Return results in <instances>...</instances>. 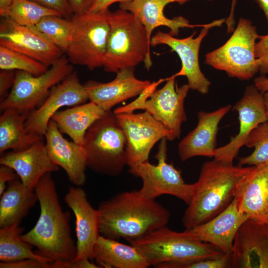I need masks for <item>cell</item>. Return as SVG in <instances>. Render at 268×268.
<instances>
[{"mask_svg":"<svg viewBox=\"0 0 268 268\" xmlns=\"http://www.w3.org/2000/svg\"><path fill=\"white\" fill-rule=\"evenodd\" d=\"M232 109L238 114L239 132L226 145L216 148L213 155L214 158L229 164H233L250 133L259 124L268 121L263 93L254 84L246 87L242 98Z\"/></svg>","mask_w":268,"mask_h":268,"instance_id":"2e32d148","label":"cell"},{"mask_svg":"<svg viewBox=\"0 0 268 268\" xmlns=\"http://www.w3.org/2000/svg\"><path fill=\"white\" fill-rule=\"evenodd\" d=\"M247 219L238 207L234 198L221 213L190 229H185L197 239L210 244L223 253H231L236 235Z\"/></svg>","mask_w":268,"mask_h":268,"instance_id":"cb8c5ba5","label":"cell"},{"mask_svg":"<svg viewBox=\"0 0 268 268\" xmlns=\"http://www.w3.org/2000/svg\"><path fill=\"white\" fill-rule=\"evenodd\" d=\"M64 200L75 219L76 256L74 260L92 261L93 249L100 236L99 211L91 205L80 187H69Z\"/></svg>","mask_w":268,"mask_h":268,"instance_id":"e0dca14e","label":"cell"},{"mask_svg":"<svg viewBox=\"0 0 268 268\" xmlns=\"http://www.w3.org/2000/svg\"><path fill=\"white\" fill-rule=\"evenodd\" d=\"M37 201L34 190L25 186L18 177L9 182L0 196V228L20 224Z\"/></svg>","mask_w":268,"mask_h":268,"instance_id":"83f0119b","label":"cell"},{"mask_svg":"<svg viewBox=\"0 0 268 268\" xmlns=\"http://www.w3.org/2000/svg\"><path fill=\"white\" fill-rule=\"evenodd\" d=\"M114 114L126 136L127 165L129 169L148 161L152 148L159 141L176 138L165 125L146 111Z\"/></svg>","mask_w":268,"mask_h":268,"instance_id":"7c38bea8","label":"cell"},{"mask_svg":"<svg viewBox=\"0 0 268 268\" xmlns=\"http://www.w3.org/2000/svg\"><path fill=\"white\" fill-rule=\"evenodd\" d=\"M132 0H94L88 12H98L109 9V6L116 2L123 3Z\"/></svg>","mask_w":268,"mask_h":268,"instance_id":"7bdbcfd3","label":"cell"},{"mask_svg":"<svg viewBox=\"0 0 268 268\" xmlns=\"http://www.w3.org/2000/svg\"><path fill=\"white\" fill-rule=\"evenodd\" d=\"M116 73L115 78L109 82L90 80L83 84L89 101L106 112L123 101L139 96L151 83L148 80L137 78L134 67L121 69Z\"/></svg>","mask_w":268,"mask_h":268,"instance_id":"d6986e66","label":"cell"},{"mask_svg":"<svg viewBox=\"0 0 268 268\" xmlns=\"http://www.w3.org/2000/svg\"><path fill=\"white\" fill-rule=\"evenodd\" d=\"M237 3V0H232L230 11L228 16L226 18L225 23L227 26V33H232L235 29V10Z\"/></svg>","mask_w":268,"mask_h":268,"instance_id":"ee69618b","label":"cell"},{"mask_svg":"<svg viewBox=\"0 0 268 268\" xmlns=\"http://www.w3.org/2000/svg\"><path fill=\"white\" fill-rule=\"evenodd\" d=\"M44 137L47 153L52 162L63 169L74 185L78 187L83 185L86 179L87 167L84 146L66 139L52 120Z\"/></svg>","mask_w":268,"mask_h":268,"instance_id":"ffe728a7","label":"cell"},{"mask_svg":"<svg viewBox=\"0 0 268 268\" xmlns=\"http://www.w3.org/2000/svg\"><path fill=\"white\" fill-rule=\"evenodd\" d=\"M34 191L40 204V215L34 226L21 234V238L35 247L38 254L52 261L74 260L76 246L71 236L70 213L61 207L51 173L41 177Z\"/></svg>","mask_w":268,"mask_h":268,"instance_id":"7a4b0ae2","label":"cell"},{"mask_svg":"<svg viewBox=\"0 0 268 268\" xmlns=\"http://www.w3.org/2000/svg\"><path fill=\"white\" fill-rule=\"evenodd\" d=\"M244 145L254 150L249 155L241 158L238 165L257 166L268 163V120L250 133Z\"/></svg>","mask_w":268,"mask_h":268,"instance_id":"d6a6232c","label":"cell"},{"mask_svg":"<svg viewBox=\"0 0 268 268\" xmlns=\"http://www.w3.org/2000/svg\"><path fill=\"white\" fill-rule=\"evenodd\" d=\"M110 11L73 14L72 36L66 52L71 64L89 70L103 67L110 30Z\"/></svg>","mask_w":268,"mask_h":268,"instance_id":"9c48e42d","label":"cell"},{"mask_svg":"<svg viewBox=\"0 0 268 268\" xmlns=\"http://www.w3.org/2000/svg\"></svg>","mask_w":268,"mask_h":268,"instance_id":"681fc988","label":"cell"},{"mask_svg":"<svg viewBox=\"0 0 268 268\" xmlns=\"http://www.w3.org/2000/svg\"><path fill=\"white\" fill-rule=\"evenodd\" d=\"M231 108L227 105L211 112L201 111L198 113L197 126L178 144L182 161L199 156L213 157L219 124Z\"/></svg>","mask_w":268,"mask_h":268,"instance_id":"7402d4cb","label":"cell"},{"mask_svg":"<svg viewBox=\"0 0 268 268\" xmlns=\"http://www.w3.org/2000/svg\"><path fill=\"white\" fill-rule=\"evenodd\" d=\"M226 18L215 20L205 24L199 35L195 37L196 31L191 35L184 38H177L169 33L157 31L150 41V46L165 45L177 53L181 62V69L173 75L185 76L190 89L205 95L208 93L211 85L210 81L201 71L199 64V51L203 39L208 34L209 30L214 27L221 26Z\"/></svg>","mask_w":268,"mask_h":268,"instance_id":"4fadbf2b","label":"cell"},{"mask_svg":"<svg viewBox=\"0 0 268 268\" xmlns=\"http://www.w3.org/2000/svg\"><path fill=\"white\" fill-rule=\"evenodd\" d=\"M46 7L56 11L63 17L70 18L73 14L70 9L68 0H31Z\"/></svg>","mask_w":268,"mask_h":268,"instance_id":"8d00e7d4","label":"cell"},{"mask_svg":"<svg viewBox=\"0 0 268 268\" xmlns=\"http://www.w3.org/2000/svg\"><path fill=\"white\" fill-rule=\"evenodd\" d=\"M101 268L98 264L92 262L90 259H80L68 262L53 261L51 268Z\"/></svg>","mask_w":268,"mask_h":268,"instance_id":"ab89813d","label":"cell"},{"mask_svg":"<svg viewBox=\"0 0 268 268\" xmlns=\"http://www.w3.org/2000/svg\"><path fill=\"white\" fill-rule=\"evenodd\" d=\"M94 0H68L69 6L73 14L88 12Z\"/></svg>","mask_w":268,"mask_h":268,"instance_id":"b9f144b4","label":"cell"},{"mask_svg":"<svg viewBox=\"0 0 268 268\" xmlns=\"http://www.w3.org/2000/svg\"><path fill=\"white\" fill-rule=\"evenodd\" d=\"M97 209L100 235L129 242L167 226L171 216L167 208L139 190L118 193L101 202Z\"/></svg>","mask_w":268,"mask_h":268,"instance_id":"6da1fadb","label":"cell"},{"mask_svg":"<svg viewBox=\"0 0 268 268\" xmlns=\"http://www.w3.org/2000/svg\"><path fill=\"white\" fill-rule=\"evenodd\" d=\"M18 175L11 167L0 164V197L7 188L6 184L17 178Z\"/></svg>","mask_w":268,"mask_h":268,"instance_id":"60d3db41","label":"cell"},{"mask_svg":"<svg viewBox=\"0 0 268 268\" xmlns=\"http://www.w3.org/2000/svg\"><path fill=\"white\" fill-rule=\"evenodd\" d=\"M15 223L0 228V261L14 262L31 259L43 262H53L33 251V246L21 237L24 229Z\"/></svg>","mask_w":268,"mask_h":268,"instance_id":"f546056e","label":"cell"},{"mask_svg":"<svg viewBox=\"0 0 268 268\" xmlns=\"http://www.w3.org/2000/svg\"><path fill=\"white\" fill-rule=\"evenodd\" d=\"M0 164L13 169L22 183L33 190L43 176L59 170L48 156L44 137L24 150L2 153Z\"/></svg>","mask_w":268,"mask_h":268,"instance_id":"603a6c76","label":"cell"},{"mask_svg":"<svg viewBox=\"0 0 268 268\" xmlns=\"http://www.w3.org/2000/svg\"><path fill=\"white\" fill-rule=\"evenodd\" d=\"M253 166H234L214 158L202 165L192 199L182 217L185 229L204 223L232 202L240 181Z\"/></svg>","mask_w":268,"mask_h":268,"instance_id":"3957f363","label":"cell"},{"mask_svg":"<svg viewBox=\"0 0 268 268\" xmlns=\"http://www.w3.org/2000/svg\"><path fill=\"white\" fill-rule=\"evenodd\" d=\"M232 252L223 253L216 257L175 264L170 268H232Z\"/></svg>","mask_w":268,"mask_h":268,"instance_id":"e575fe53","label":"cell"},{"mask_svg":"<svg viewBox=\"0 0 268 268\" xmlns=\"http://www.w3.org/2000/svg\"><path fill=\"white\" fill-rule=\"evenodd\" d=\"M93 258L101 268H147L149 264L133 245L100 235L93 249Z\"/></svg>","mask_w":268,"mask_h":268,"instance_id":"484cf974","label":"cell"},{"mask_svg":"<svg viewBox=\"0 0 268 268\" xmlns=\"http://www.w3.org/2000/svg\"><path fill=\"white\" fill-rule=\"evenodd\" d=\"M150 266L170 268L173 265L216 257L223 253L215 246L201 242L187 230L173 231L167 226L130 242Z\"/></svg>","mask_w":268,"mask_h":268,"instance_id":"5b68a950","label":"cell"},{"mask_svg":"<svg viewBox=\"0 0 268 268\" xmlns=\"http://www.w3.org/2000/svg\"><path fill=\"white\" fill-rule=\"evenodd\" d=\"M0 68L39 75L45 73L49 67L27 55L0 45Z\"/></svg>","mask_w":268,"mask_h":268,"instance_id":"836d02e7","label":"cell"},{"mask_svg":"<svg viewBox=\"0 0 268 268\" xmlns=\"http://www.w3.org/2000/svg\"><path fill=\"white\" fill-rule=\"evenodd\" d=\"M232 268H268V224L247 219L235 237Z\"/></svg>","mask_w":268,"mask_h":268,"instance_id":"ac0fdd59","label":"cell"},{"mask_svg":"<svg viewBox=\"0 0 268 268\" xmlns=\"http://www.w3.org/2000/svg\"><path fill=\"white\" fill-rule=\"evenodd\" d=\"M83 146L86 166L95 173L117 176L127 165L126 136L111 110L88 129Z\"/></svg>","mask_w":268,"mask_h":268,"instance_id":"8992f818","label":"cell"},{"mask_svg":"<svg viewBox=\"0 0 268 268\" xmlns=\"http://www.w3.org/2000/svg\"><path fill=\"white\" fill-rule=\"evenodd\" d=\"M190 89L188 84L179 87L173 76L161 78L151 82L133 101L116 108L113 112L146 111L179 138L182 125L187 120L184 101Z\"/></svg>","mask_w":268,"mask_h":268,"instance_id":"52a82bcc","label":"cell"},{"mask_svg":"<svg viewBox=\"0 0 268 268\" xmlns=\"http://www.w3.org/2000/svg\"><path fill=\"white\" fill-rule=\"evenodd\" d=\"M106 112L99 105L90 101L59 110L51 120L62 133L68 135L73 142L83 145L88 129Z\"/></svg>","mask_w":268,"mask_h":268,"instance_id":"4316f807","label":"cell"},{"mask_svg":"<svg viewBox=\"0 0 268 268\" xmlns=\"http://www.w3.org/2000/svg\"><path fill=\"white\" fill-rule=\"evenodd\" d=\"M143 62L148 70L152 65L146 31L129 11L119 9L110 13V30L105 54V71L116 72L135 67Z\"/></svg>","mask_w":268,"mask_h":268,"instance_id":"277c9868","label":"cell"},{"mask_svg":"<svg viewBox=\"0 0 268 268\" xmlns=\"http://www.w3.org/2000/svg\"><path fill=\"white\" fill-rule=\"evenodd\" d=\"M52 15L62 16L58 12L32 0H13L5 17L19 25L34 27L44 17Z\"/></svg>","mask_w":268,"mask_h":268,"instance_id":"1f68e13d","label":"cell"},{"mask_svg":"<svg viewBox=\"0 0 268 268\" xmlns=\"http://www.w3.org/2000/svg\"><path fill=\"white\" fill-rule=\"evenodd\" d=\"M89 100L84 85L73 71L54 86L44 102L29 112L25 122L26 132L44 136L52 116L63 107L74 106Z\"/></svg>","mask_w":268,"mask_h":268,"instance_id":"5bb4252c","label":"cell"},{"mask_svg":"<svg viewBox=\"0 0 268 268\" xmlns=\"http://www.w3.org/2000/svg\"><path fill=\"white\" fill-rule=\"evenodd\" d=\"M266 116L268 120V90L263 93Z\"/></svg>","mask_w":268,"mask_h":268,"instance_id":"c3c4849f","label":"cell"},{"mask_svg":"<svg viewBox=\"0 0 268 268\" xmlns=\"http://www.w3.org/2000/svg\"><path fill=\"white\" fill-rule=\"evenodd\" d=\"M234 198L247 219L268 224V163L253 166L238 185Z\"/></svg>","mask_w":268,"mask_h":268,"instance_id":"44dd1931","label":"cell"},{"mask_svg":"<svg viewBox=\"0 0 268 268\" xmlns=\"http://www.w3.org/2000/svg\"><path fill=\"white\" fill-rule=\"evenodd\" d=\"M255 55L259 65V72L268 75V34L260 35L255 46Z\"/></svg>","mask_w":268,"mask_h":268,"instance_id":"d590c367","label":"cell"},{"mask_svg":"<svg viewBox=\"0 0 268 268\" xmlns=\"http://www.w3.org/2000/svg\"><path fill=\"white\" fill-rule=\"evenodd\" d=\"M51 262L27 259L10 262H0V268H51Z\"/></svg>","mask_w":268,"mask_h":268,"instance_id":"74e56055","label":"cell"},{"mask_svg":"<svg viewBox=\"0 0 268 268\" xmlns=\"http://www.w3.org/2000/svg\"><path fill=\"white\" fill-rule=\"evenodd\" d=\"M73 71V66L65 55L42 74L34 75L17 70L10 92L0 101V111L14 109L20 113H29L42 103L50 89Z\"/></svg>","mask_w":268,"mask_h":268,"instance_id":"30bf717a","label":"cell"},{"mask_svg":"<svg viewBox=\"0 0 268 268\" xmlns=\"http://www.w3.org/2000/svg\"><path fill=\"white\" fill-rule=\"evenodd\" d=\"M167 140L166 138L160 140L155 156L158 162L156 165L147 161L134 169H129V172L141 179L142 185L139 191L144 197L155 199L160 196L169 195L188 204L194 193L195 183H186L181 171L167 162Z\"/></svg>","mask_w":268,"mask_h":268,"instance_id":"8fae6325","label":"cell"},{"mask_svg":"<svg viewBox=\"0 0 268 268\" xmlns=\"http://www.w3.org/2000/svg\"><path fill=\"white\" fill-rule=\"evenodd\" d=\"M50 42L67 52L71 40L73 25L70 18L48 16L34 26Z\"/></svg>","mask_w":268,"mask_h":268,"instance_id":"4dcf8cb0","label":"cell"},{"mask_svg":"<svg viewBox=\"0 0 268 268\" xmlns=\"http://www.w3.org/2000/svg\"><path fill=\"white\" fill-rule=\"evenodd\" d=\"M13 0H0V15L5 17Z\"/></svg>","mask_w":268,"mask_h":268,"instance_id":"bcb514c9","label":"cell"},{"mask_svg":"<svg viewBox=\"0 0 268 268\" xmlns=\"http://www.w3.org/2000/svg\"><path fill=\"white\" fill-rule=\"evenodd\" d=\"M191 0H132L121 3L119 7L134 15L143 25L147 39L150 45L151 35L157 27L165 26L170 29L169 34L173 36L178 35L180 29L203 27V25H194L182 16L169 18L164 14V8L169 3L178 2L181 4Z\"/></svg>","mask_w":268,"mask_h":268,"instance_id":"d4e9b609","label":"cell"},{"mask_svg":"<svg viewBox=\"0 0 268 268\" xmlns=\"http://www.w3.org/2000/svg\"><path fill=\"white\" fill-rule=\"evenodd\" d=\"M254 85L262 93L268 90V77L261 75L254 79Z\"/></svg>","mask_w":268,"mask_h":268,"instance_id":"f6af8a7d","label":"cell"},{"mask_svg":"<svg viewBox=\"0 0 268 268\" xmlns=\"http://www.w3.org/2000/svg\"><path fill=\"white\" fill-rule=\"evenodd\" d=\"M15 73L13 70L1 69L0 71V102L8 94V91L12 87L15 78Z\"/></svg>","mask_w":268,"mask_h":268,"instance_id":"f35d334b","label":"cell"},{"mask_svg":"<svg viewBox=\"0 0 268 268\" xmlns=\"http://www.w3.org/2000/svg\"><path fill=\"white\" fill-rule=\"evenodd\" d=\"M259 36L252 22L241 17L230 37L222 46L207 53L204 63L224 71L229 77L249 80L259 71L255 55Z\"/></svg>","mask_w":268,"mask_h":268,"instance_id":"ba28073f","label":"cell"},{"mask_svg":"<svg viewBox=\"0 0 268 268\" xmlns=\"http://www.w3.org/2000/svg\"><path fill=\"white\" fill-rule=\"evenodd\" d=\"M263 11L268 23V0H254Z\"/></svg>","mask_w":268,"mask_h":268,"instance_id":"7dc6e473","label":"cell"},{"mask_svg":"<svg viewBox=\"0 0 268 268\" xmlns=\"http://www.w3.org/2000/svg\"><path fill=\"white\" fill-rule=\"evenodd\" d=\"M0 45L27 55L48 67L64 53L34 27L19 25L7 17L0 20Z\"/></svg>","mask_w":268,"mask_h":268,"instance_id":"9a60e30c","label":"cell"},{"mask_svg":"<svg viewBox=\"0 0 268 268\" xmlns=\"http://www.w3.org/2000/svg\"><path fill=\"white\" fill-rule=\"evenodd\" d=\"M2 112L0 116L1 154L8 149L13 151L24 150L44 137L26 132L25 122L29 113H20L14 109H8Z\"/></svg>","mask_w":268,"mask_h":268,"instance_id":"f1b7e54d","label":"cell"}]
</instances>
